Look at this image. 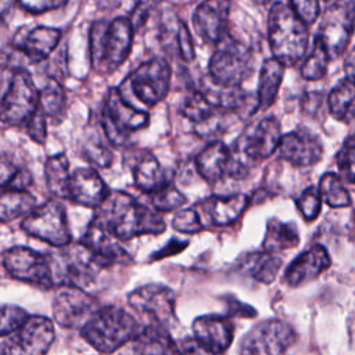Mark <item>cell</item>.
<instances>
[{
  "label": "cell",
  "instance_id": "680465c9",
  "mask_svg": "<svg viewBox=\"0 0 355 355\" xmlns=\"http://www.w3.org/2000/svg\"><path fill=\"white\" fill-rule=\"evenodd\" d=\"M252 1L257 4H261V6H266V4L272 3V0H252Z\"/></svg>",
  "mask_w": 355,
  "mask_h": 355
},
{
  "label": "cell",
  "instance_id": "83f0119b",
  "mask_svg": "<svg viewBox=\"0 0 355 355\" xmlns=\"http://www.w3.org/2000/svg\"><path fill=\"white\" fill-rule=\"evenodd\" d=\"M135 349L139 355H183L172 338L169 329L147 324L135 338Z\"/></svg>",
  "mask_w": 355,
  "mask_h": 355
},
{
  "label": "cell",
  "instance_id": "ac0fdd59",
  "mask_svg": "<svg viewBox=\"0 0 355 355\" xmlns=\"http://www.w3.org/2000/svg\"><path fill=\"white\" fill-rule=\"evenodd\" d=\"M230 10V0H202L197 6L193 25L205 43L216 46L229 35Z\"/></svg>",
  "mask_w": 355,
  "mask_h": 355
},
{
  "label": "cell",
  "instance_id": "f907efd6",
  "mask_svg": "<svg viewBox=\"0 0 355 355\" xmlns=\"http://www.w3.org/2000/svg\"><path fill=\"white\" fill-rule=\"evenodd\" d=\"M180 348H182L183 355H222V354H218V352L209 349L204 344H201L196 337L184 338L182 341Z\"/></svg>",
  "mask_w": 355,
  "mask_h": 355
},
{
  "label": "cell",
  "instance_id": "9a60e30c",
  "mask_svg": "<svg viewBox=\"0 0 355 355\" xmlns=\"http://www.w3.org/2000/svg\"><path fill=\"white\" fill-rule=\"evenodd\" d=\"M1 262L8 275L17 280L44 290H50L55 286L49 255L17 245L3 252Z\"/></svg>",
  "mask_w": 355,
  "mask_h": 355
},
{
  "label": "cell",
  "instance_id": "44dd1931",
  "mask_svg": "<svg viewBox=\"0 0 355 355\" xmlns=\"http://www.w3.org/2000/svg\"><path fill=\"white\" fill-rule=\"evenodd\" d=\"M61 31L51 26H35L29 31L21 29L15 33L11 46L31 62L44 61L58 46Z\"/></svg>",
  "mask_w": 355,
  "mask_h": 355
},
{
  "label": "cell",
  "instance_id": "4dcf8cb0",
  "mask_svg": "<svg viewBox=\"0 0 355 355\" xmlns=\"http://www.w3.org/2000/svg\"><path fill=\"white\" fill-rule=\"evenodd\" d=\"M282 265L283 261L277 252L266 251L263 248L244 255L243 261H240V266L245 275L265 284L272 283L277 277Z\"/></svg>",
  "mask_w": 355,
  "mask_h": 355
},
{
  "label": "cell",
  "instance_id": "91938a15",
  "mask_svg": "<svg viewBox=\"0 0 355 355\" xmlns=\"http://www.w3.org/2000/svg\"><path fill=\"white\" fill-rule=\"evenodd\" d=\"M352 223H354V230H355V212H354V216H352Z\"/></svg>",
  "mask_w": 355,
  "mask_h": 355
},
{
  "label": "cell",
  "instance_id": "7bdbcfd3",
  "mask_svg": "<svg viewBox=\"0 0 355 355\" xmlns=\"http://www.w3.org/2000/svg\"><path fill=\"white\" fill-rule=\"evenodd\" d=\"M297 208L300 211V214L302 215V218L308 222L315 220L318 218V215L320 214L322 209V196L318 187H306L300 197L297 198Z\"/></svg>",
  "mask_w": 355,
  "mask_h": 355
},
{
  "label": "cell",
  "instance_id": "603a6c76",
  "mask_svg": "<svg viewBox=\"0 0 355 355\" xmlns=\"http://www.w3.org/2000/svg\"><path fill=\"white\" fill-rule=\"evenodd\" d=\"M126 162L132 168L136 187L147 194H153L171 183L166 169L150 151H130L126 154Z\"/></svg>",
  "mask_w": 355,
  "mask_h": 355
},
{
  "label": "cell",
  "instance_id": "f546056e",
  "mask_svg": "<svg viewBox=\"0 0 355 355\" xmlns=\"http://www.w3.org/2000/svg\"><path fill=\"white\" fill-rule=\"evenodd\" d=\"M284 71H286V67L273 57L263 61L259 71L258 92H257L259 111H265L275 104L279 94V89L284 78Z\"/></svg>",
  "mask_w": 355,
  "mask_h": 355
},
{
  "label": "cell",
  "instance_id": "5b68a950",
  "mask_svg": "<svg viewBox=\"0 0 355 355\" xmlns=\"http://www.w3.org/2000/svg\"><path fill=\"white\" fill-rule=\"evenodd\" d=\"M141 331L140 323L116 305L100 306L80 329L82 337L98 352L111 354L128 344Z\"/></svg>",
  "mask_w": 355,
  "mask_h": 355
},
{
  "label": "cell",
  "instance_id": "60d3db41",
  "mask_svg": "<svg viewBox=\"0 0 355 355\" xmlns=\"http://www.w3.org/2000/svg\"><path fill=\"white\" fill-rule=\"evenodd\" d=\"M151 200L155 211L158 212H171L182 208L187 202L184 194H182L172 183H168L166 186L154 191L151 194Z\"/></svg>",
  "mask_w": 355,
  "mask_h": 355
},
{
  "label": "cell",
  "instance_id": "d4e9b609",
  "mask_svg": "<svg viewBox=\"0 0 355 355\" xmlns=\"http://www.w3.org/2000/svg\"><path fill=\"white\" fill-rule=\"evenodd\" d=\"M194 337L209 349L223 354L234 337V326L229 316L202 315L193 322Z\"/></svg>",
  "mask_w": 355,
  "mask_h": 355
},
{
  "label": "cell",
  "instance_id": "bcb514c9",
  "mask_svg": "<svg viewBox=\"0 0 355 355\" xmlns=\"http://www.w3.org/2000/svg\"><path fill=\"white\" fill-rule=\"evenodd\" d=\"M288 4L308 26L313 25L322 15L320 0H288Z\"/></svg>",
  "mask_w": 355,
  "mask_h": 355
},
{
  "label": "cell",
  "instance_id": "d590c367",
  "mask_svg": "<svg viewBox=\"0 0 355 355\" xmlns=\"http://www.w3.org/2000/svg\"><path fill=\"white\" fill-rule=\"evenodd\" d=\"M36 208V198L26 190L3 189L0 198V219L7 223L18 216L28 215Z\"/></svg>",
  "mask_w": 355,
  "mask_h": 355
},
{
  "label": "cell",
  "instance_id": "ab89813d",
  "mask_svg": "<svg viewBox=\"0 0 355 355\" xmlns=\"http://www.w3.org/2000/svg\"><path fill=\"white\" fill-rule=\"evenodd\" d=\"M338 175L343 180L355 184V133L349 135L340 147L337 157Z\"/></svg>",
  "mask_w": 355,
  "mask_h": 355
},
{
  "label": "cell",
  "instance_id": "7c38bea8",
  "mask_svg": "<svg viewBox=\"0 0 355 355\" xmlns=\"http://www.w3.org/2000/svg\"><path fill=\"white\" fill-rule=\"evenodd\" d=\"M22 230L47 244L60 248L71 244L67 214L61 202L49 200L36 205L22 220Z\"/></svg>",
  "mask_w": 355,
  "mask_h": 355
},
{
  "label": "cell",
  "instance_id": "cb8c5ba5",
  "mask_svg": "<svg viewBox=\"0 0 355 355\" xmlns=\"http://www.w3.org/2000/svg\"><path fill=\"white\" fill-rule=\"evenodd\" d=\"M80 241L98 257L105 268L130 259L129 254L119 244L121 240H118L96 216L90 222Z\"/></svg>",
  "mask_w": 355,
  "mask_h": 355
},
{
  "label": "cell",
  "instance_id": "ba28073f",
  "mask_svg": "<svg viewBox=\"0 0 355 355\" xmlns=\"http://www.w3.org/2000/svg\"><path fill=\"white\" fill-rule=\"evenodd\" d=\"M146 111L133 107L119 89H110L101 114V129L112 146H123L132 132L148 125Z\"/></svg>",
  "mask_w": 355,
  "mask_h": 355
},
{
  "label": "cell",
  "instance_id": "ffe728a7",
  "mask_svg": "<svg viewBox=\"0 0 355 355\" xmlns=\"http://www.w3.org/2000/svg\"><path fill=\"white\" fill-rule=\"evenodd\" d=\"M331 265V258L327 250L320 244H313L302 251L286 269L283 282L290 287H300L302 284L316 280Z\"/></svg>",
  "mask_w": 355,
  "mask_h": 355
},
{
  "label": "cell",
  "instance_id": "6f0895ef",
  "mask_svg": "<svg viewBox=\"0 0 355 355\" xmlns=\"http://www.w3.org/2000/svg\"><path fill=\"white\" fill-rule=\"evenodd\" d=\"M18 0H0V12H1V17L4 18L7 15V12L14 7V4L17 3Z\"/></svg>",
  "mask_w": 355,
  "mask_h": 355
},
{
  "label": "cell",
  "instance_id": "8fae6325",
  "mask_svg": "<svg viewBox=\"0 0 355 355\" xmlns=\"http://www.w3.org/2000/svg\"><path fill=\"white\" fill-rule=\"evenodd\" d=\"M297 343V333L279 319L255 324L240 343V355H290Z\"/></svg>",
  "mask_w": 355,
  "mask_h": 355
},
{
  "label": "cell",
  "instance_id": "277c9868",
  "mask_svg": "<svg viewBox=\"0 0 355 355\" xmlns=\"http://www.w3.org/2000/svg\"><path fill=\"white\" fill-rule=\"evenodd\" d=\"M282 137L280 122L275 116H265L250 126L230 147L227 176L247 178L257 164L277 151Z\"/></svg>",
  "mask_w": 355,
  "mask_h": 355
},
{
  "label": "cell",
  "instance_id": "7402d4cb",
  "mask_svg": "<svg viewBox=\"0 0 355 355\" xmlns=\"http://www.w3.org/2000/svg\"><path fill=\"white\" fill-rule=\"evenodd\" d=\"M110 194L103 178L92 168H78L71 173L68 198L79 205L98 208Z\"/></svg>",
  "mask_w": 355,
  "mask_h": 355
},
{
  "label": "cell",
  "instance_id": "e575fe53",
  "mask_svg": "<svg viewBox=\"0 0 355 355\" xmlns=\"http://www.w3.org/2000/svg\"><path fill=\"white\" fill-rule=\"evenodd\" d=\"M39 108L51 119L53 123H60L67 111V94L58 80L50 78L39 90Z\"/></svg>",
  "mask_w": 355,
  "mask_h": 355
},
{
  "label": "cell",
  "instance_id": "2e32d148",
  "mask_svg": "<svg viewBox=\"0 0 355 355\" xmlns=\"http://www.w3.org/2000/svg\"><path fill=\"white\" fill-rule=\"evenodd\" d=\"M172 68L162 57H154L140 64L129 76L132 94L147 107L161 103L169 93Z\"/></svg>",
  "mask_w": 355,
  "mask_h": 355
},
{
  "label": "cell",
  "instance_id": "484cf974",
  "mask_svg": "<svg viewBox=\"0 0 355 355\" xmlns=\"http://www.w3.org/2000/svg\"><path fill=\"white\" fill-rule=\"evenodd\" d=\"M250 200L245 194L212 196L201 202V209L214 226H227L236 222L245 211Z\"/></svg>",
  "mask_w": 355,
  "mask_h": 355
},
{
  "label": "cell",
  "instance_id": "d6a6232c",
  "mask_svg": "<svg viewBox=\"0 0 355 355\" xmlns=\"http://www.w3.org/2000/svg\"><path fill=\"white\" fill-rule=\"evenodd\" d=\"M300 244V233L293 222H282L276 218L269 219L262 241V248L272 252L293 250Z\"/></svg>",
  "mask_w": 355,
  "mask_h": 355
},
{
  "label": "cell",
  "instance_id": "e0dca14e",
  "mask_svg": "<svg viewBox=\"0 0 355 355\" xmlns=\"http://www.w3.org/2000/svg\"><path fill=\"white\" fill-rule=\"evenodd\" d=\"M98 308L97 300L76 286H60L53 300L54 319L65 329H82Z\"/></svg>",
  "mask_w": 355,
  "mask_h": 355
},
{
  "label": "cell",
  "instance_id": "8992f818",
  "mask_svg": "<svg viewBox=\"0 0 355 355\" xmlns=\"http://www.w3.org/2000/svg\"><path fill=\"white\" fill-rule=\"evenodd\" d=\"M55 286H76L85 288L105 269L98 257L82 241L60 247L50 254Z\"/></svg>",
  "mask_w": 355,
  "mask_h": 355
},
{
  "label": "cell",
  "instance_id": "f1b7e54d",
  "mask_svg": "<svg viewBox=\"0 0 355 355\" xmlns=\"http://www.w3.org/2000/svg\"><path fill=\"white\" fill-rule=\"evenodd\" d=\"M161 43L166 53L178 55L184 62H191L196 58L194 43L190 31L178 17H173L172 21H168L162 25Z\"/></svg>",
  "mask_w": 355,
  "mask_h": 355
},
{
  "label": "cell",
  "instance_id": "7a4b0ae2",
  "mask_svg": "<svg viewBox=\"0 0 355 355\" xmlns=\"http://www.w3.org/2000/svg\"><path fill=\"white\" fill-rule=\"evenodd\" d=\"M135 26L128 17L112 21H94L89 31V55L92 67L103 75L116 71L129 57Z\"/></svg>",
  "mask_w": 355,
  "mask_h": 355
},
{
  "label": "cell",
  "instance_id": "db71d44e",
  "mask_svg": "<svg viewBox=\"0 0 355 355\" xmlns=\"http://www.w3.org/2000/svg\"><path fill=\"white\" fill-rule=\"evenodd\" d=\"M227 308L230 316L239 315V318H254V315H257V311L254 308H251L247 304H241L234 298L230 300V305H227Z\"/></svg>",
  "mask_w": 355,
  "mask_h": 355
},
{
  "label": "cell",
  "instance_id": "9c48e42d",
  "mask_svg": "<svg viewBox=\"0 0 355 355\" xmlns=\"http://www.w3.org/2000/svg\"><path fill=\"white\" fill-rule=\"evenodd\" d=\"M320 17L315 36L324 44L331 60L345 55L355 29V0H333Z\"/></svg>",
  "mask_w": 355,
  "mask_h": 355
},
{
  "label": "cell",
  "instance_id": "816d5d0a",
  "mask_svg": "<svg viewBox=\"0 0 355 355\" xmlns=\"http://www.w3.org/2000/svg\"><path fill=\"white\" fill-rule=\"evenodd\" d=\"M32 184V175L29 171L24 168H18L11 180L1 189H12V190H26Z\"/></svg>",
  "mask_w": 355,
  "mask_h": 355
},
{
  "label": "cell",
  "instance_id": "11a10c76",
  "mask_svg": "<svg viewBox=\"0 0 355 355\" xmlns=\"http://www.w3.org/2000/svg\"><path fill=\"white\" fill-rule=\"evenodd\" d=\"M344 72H345V78L349 79L352 83H355V46L345 53Z\"/></svg>",
  "mask_w": 355,
  "mask_h": 355
},
{
  "label": "cell",
  "instance_id": "b9f144b4",
  "mask_svg": "<svg viewBox=\"0 0 355 355\" xmlns=\"http://www.w3.org/2000/svg\"><path fill=\"white\" fill-rule=\"evenodd\" d=\"M83 154L85 157L94 165L100 168H107L112 162V151L108 148V146L103 141L100 137L89 136L83 143Z\"/></svg>",
  "mask_w": 355,
  "mask_h": 355
},
{
  "label": "cell",
  "instance_id": "d6986e66",
  "mask_svg": "<svg viewBox=\"0 0 355 355\" xmlns=\"http://www.w3.org/2000/svg\"><path fill=\"white\" fill-rule=\"evenodd\" d=\"M277 154L279 158L297 168H308L322 159L323 143L312 132L297 129L283 135Z\"/></svg>",
  "mask_w": 355,
  "mask_h": 355
},
{
  "label": "cell",
  "instance_id": "f5cc1de1",
  "mask_svg": "<svg viewBox=\"0 0 355 355\" xmlns=\"http://www.w3.org/2000/svg\"><path fill=\"white\" fill-rule=\"evenodd\" d=\"M322 100L323 96L320 93H308L304 98H302V110L305 114L313 115L319 111L320 105H322Z\"/></svg>",
  "mask_w": 355,
  "mask_h": 355
},
{
  "label": "cell",
  "instance_id": "f6af8a7d",
  "mask_svg": "<svg viewBox=\"0 0 355 355\" xmlns=\"http://www.w3.org/2000/svg\"><path fill=\"white\" fill-rule=\"evenodd\" d=\"M28 319H29V315L25 312V309L15 306V305H3L0 336H6V334L17 330Z\"/></svg>",
  "mask_w": 355,
  "mask_h": 355
},
{
  "label": "cell",
  "instance_id": "1f68e13d",
  "mask_svg": "<svg viewBox=\"0 0 355 355\" xmlns=\"http://www.w3.org/2000/svg\"><path fill=\"white\" fill-rule=\"evenodd\" d=\"M329 114L338 122L349 123L355 119V83L344 78L327 94Z\"/></svg>",
  "mask_w": 355,
  "mask_h": 355
},
{
  "label": "cell",
  "instance_id": "5bb4252c",
  "mask_svg": "<svg viewBox=\"0 0 355 355\" xmlns=\"http://www.w3.org/2000/svg\"><path fill=\"white\" fill-rule=\"evenodd\" d=\"M128 302L137 315L148 320V324L171 329L176 322V295L164 284L140 286L129 293Z\"/></svg>",
  "mask_w": 355,
  "mask_h": 355
},
{
  "label": "cell",
  "instance_id": "3957f363",
  "mask_svg": "<svg viewBox=\"0 0 355 355\" xmlns=\"http://www.w3.org/2000/svg\"><path fill=\"white\" fill-rule=\"evenodd\" d=\"M268 42L273 58L286 68L300 64L308 53V25L294 12L290 4L276 1L268 15Z\"/></svg>",
  "mask_w": 355,
  "mask_h": 355
},
{
  "label": "cell",
  "instance_id": "4fadbf2b",
  "mask_svg": "<svg viewBox=\"0 0 355 355\" xmlns=\"http://www.w3.org/2000/svg\"><path fill=\"white\" fill-rule=\"evenodd\" d=\"M54 338V324L49 318L29 316L21 327L1 336L0 355H46Z\"/></svg>",
  "mask_w": 355,
  "mask_h": 355
},
{
  "label": "cell",
  "instance_id": "ee69618b",
  "mask_svg": "<svg viewBox=\"0 0 355 355\" xmlns=\"http://www.w3.org/2000/svg\"><path fill=\"white\" fill-rule=\"evenodd\" d=\"M172 226L175 230L184 234H194L202 229L198 212L191 208L178 211L172 219Z\"/></svg>",
  "mask_w": 355,
  "mask_h": 355
},
{
  "label": "cell",
  "instance_id": "4316f807",
  "mask_svg": "<svg viewBox=\"0 0 355 355\" xmlns=\"http://www.w3.org/2000/svg\"><path fill=\"white\" fill-rule=\"evenodd\" d=\"M229 165L230 147L219 140L211 141L196 157V168L198 173L211 183L223 179L229 173Z\"/></svg>",
  "mask_w": 355,
  "mask_h": 355
},
{
  "label": "cell",
  "instance_id": "8d00e7d4",
  "mask_svg": "<svg viewBox=\"0 0 355 355\" xmlns=\"http://www.w3.org/2000/svg\"><path fill=\"white\" fill-rule=\"evenodd\" d=\"M44 178L47 189L57 197L68 198L69 161L65 154H55L47 158L44 164Z\"/></svg>",
  "mask_w": 355,
  "mask_h": 355
},
{
  "label": "cell",
  "instance_id": "30bf717a",
  "mask_svg": "<svg viewBox=\"0 0 355 355\" xmlns=\"http://www.w3.org/2000/svg\"><path fill=\"white\" fill-rule=\"evenodd\" d=\"M39 90L32 75L25 68H14L1 98V121L6 125L21 126L37 111Z\"/></svg>",
  "mask_w": 355,
  "mask_h": 355
},
{
  "label": "cell",
  "instance_id": "74e56055",
  "mask_svg": "<svg viewBox=\"0 0 355 355\" xmlns=\"http://www.w3.org/2000/svg\"><path fill=\"white\" fill-rule=\"evenodd\" d=\"M323 202L331 208H345L351 205V194L347 190L343 178L334 172L322 175L318 186Z\"/></svg>",
  "mask_w": 355,
  "mask_h": 355
},
{
  "label": "cell",
  "instance_id": "52a82bcc",
  "mask_svg": "<svg viewBox=\"0 0 355 355\" xmlns=\"http://www.w3.org/2000/svg\"><path fill=\"white\" fill-rule=\"evenodd\" d=\"M251 50L230 33L215 46L208 62L211 83L219 87L233 89L247 79L251 72Z\"/></svg>",
  "mask_w": 355,
  "mask_h": 355
},
{
  "label": "cell",
  "instance_id": "9f6ffc18",
  "mask_svg": "<svg viewBox=\"0 0 355 355\" xmlns=\"http://www.w3.org/2000/svg\"><path fill=\"white\" fill-rule=\"evenodd\" d=\"M96 6L100 8V10H104V11H114L116 10L122 0H94Z\"/></svg>",
  "mask_w": 355,
  "mask_h": 355
},
{
  "label": "cell",
  "instance_id": "c3c4849f",
  "mask_svg": "<svg viewBox=\"0 0 355 355\" xmlns=\"http://www.w3.org/2000/svg\"><path fill=\"white\" fill-rule=\"evenodd\" d=\"M161 3V0H135V6H133V10H132V14H130V21L135 26V29H139L141 28L151 11Z\"/></svg>",
  "mask_w": 355,
  "mask_h": 355
},
{
  "label": "cell",
  "instance_id": "6da1fadb",
  "mask_svg": "<svg viewBox=\"0 0 355 355\" xmlns=\"http://www.w3.org/2000/svg\"><path fill=\"white\" fill-rule=\"evenodd\" d=\"M96 218L118 240H130L144 234H161L165 230V222L158 212H154L121 190L110 191L105 201L98 207Z\"/></svg>",
  "mask_w": 355,
  "mask_h": 355
},
{
  "label": "cell",
  "instance_id": "f35d334b",
  "mask_svg": "<svg viewBox=\"0 0 355 355\" xmlns=\"http://www.w3.org/2000/svg\"><path fill=\"white\" fill-rule=\"evenodd\" d=\"M331 55L324 44L315 36L311 53L304 58L300 73L306 80H320L327 75Z\"/></svg>",
  "mask_w": 355,
  "mask_h": 355
},
{
  "label": "cell",
  "instance_id": "836d02e7",
  "mask_svg": "<svg viewBox=\"0 0 355 355\" xmlns=\"http://www.w3.org/2000/svg\"><path fill=\"white\" fill-rule=\"evenodd\" d=\"M222 111L225 110H220L212 104L202 89H191L182 105V114L194 123V128H200L208 123Z\"/></svg>",
  "mask_w": 355,
  "mask_h": 355
},
{
  "label": "cell",
  "instance_id": "7dc6e473",
  "mask_svg": "<svg viewBox=\"0 0 355 355\" xmlns=\"http://www.w3.org/2000/svg\"><path fill=\"white\" fill-rule=\"evenodd\" d=\"M25 130L28 136L37 144H44L47 137V116L40 108L25 122Z\"/></svg>",
  "mask_w": 355,
  "mask_h": 355
},
{
  "label": "cell",
  "instance_id": "681fc988",
  "mask_svg": "<svg viewBox=\"0 0 355 355\" xmlns=\"http://www.w3.org/2000/svg\"><path fill=\"white\" fill-rule=\"evenodd\" d=\"M19 6L32 14H42L46 11L61 8L68 0H18Z\"/></svg>",
  "mask_w": 355,
  "mask_h": 355
}]
</instances>
